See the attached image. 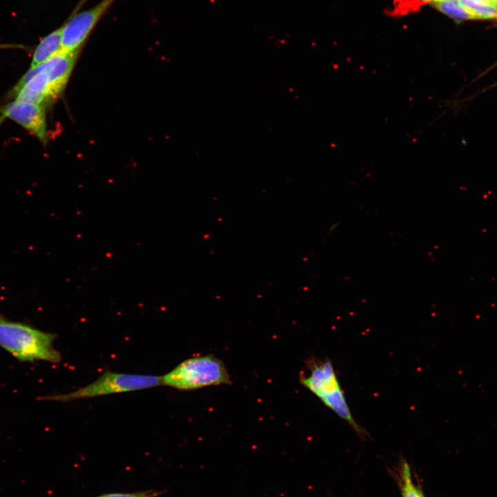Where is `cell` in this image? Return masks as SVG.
Instances as JSON below:
<instances>
[{"mask_svg":"<svg viewBox=\"0 0 497 497\" xmlns=\"http://www.w3.org/2000/svg\"><path fill=\"white\" fill-rule=\"evenodd\" d=\"M55 338L53 333L11 321L0 314V347L20 361L59 363L61 357L53 346Z\"/></svg>","mask_w":497,"mask_h":497,"instance_id":"obj_1","label":"cell"},{"mask_svg":"<svg viewBox=\"0 0 497 497\" xmlns=\"http://www.w3.org/2000/svg\"><path fill=\"white\" fill-rule=\"evenodd\" d=\"M306 368L308 372L300 376L301 384L346 421L360 437H365L367 432L353 417L331 360L310 358Z\"/></svg>","mask_w":497,"mask_h":497,"instance_id":"obj_2","label":"cell"},{"mask_svg":"<svg viewBox=\"0 0 497 497\" xmlns=\"http://www.w3.org/2000/svg\"><path fill=\"white\" fill-rule=\"evenodd\" d=\"M162 377V385L180 390L231 383L224 362L211 354L186 359Z\"/></svg>","mask_w":497,"mask_h":497,"instance_id":"obj_3","label":"cell"},{"mask_svg":"<svg viewBox=\"0 0 497 497\" xmlns=\"http://www.w3.org/2000/svg\"><path fill=\"white\" fill-rule=\"evenodd\" d=\"M162 377L153 375L104 372L97 380L75 391L40 397L39 400L67 402L104 395L133 391L162 385Z\"/></svg>","mask_w":497,"mask_h":497,"instance_id":"obj_4","label":"cell"},{"mask_svg":"<svg viewBox=\"0 0 497 497\" xmlns=\"http://www.w3.org/2000/svg\"><path fill=\"white\" fill-rule=\"evenodd\" d=\"M116 0H101L94 6L80 11L87 0H80L64 23L61 52L69 53L81 48L98 22Z\"/></svg>","mask_w":497,"mask_h":497,"instance_id":"obj_5","label":"cell"},{"mask_svg":"<svg viewBox=\"0 0 497 497\" xmlns=\"http://www.w3.org/2000/svg\"><path fill=\"white\" fill-rule=\"evenodd\" d=\"M1 113L33 133L42 143L47 142L43 106L15 100L5 106Z\"/></svg>","mask_w":497,"mask_h":497,"instance_id":"obj_6","label":"cell"},{"mask_svg":"<svg viewBox=\"0 0 497 497\" xmlns=\"http://www.w3.org/2000/svg\"><path fill=\"white\" fill-rule=\"evenodd\" d=\"M80 50L69 53L61 52L43 63L48 79V92L55 99L65 88L79 55Z\"/></svg>","mask_w":497,"mask_h":497,"instance_id":"obj_7","label":"cell"},{"mask_svg":"<svg viewBox=\"0 0 497 497\" xmlns=\"http://www.w3.org/2000/svg\"><path fill=\"white\" fill-rule=\"evenodd\" d=\"M64 23L45 36L36 47L30 68L37 67L61 52Z\"/></svg>","mask_w":497,"mask_h":497,"instance_id":"obj_8","label":"cell"},{"mask_svg":"<svg viewBox=\"0 0 497 497\" xmlns=\"http://www.w3.org/2000/svg\"><path fill=\"white\" fill-rule=\"evenodd\" d=\"M475 19H497V6L489 0H458Z\"/></svg>","mask_w":497,"mask_h":497,"instance_id":"obj_9","label":"cell"},{"mask_svg":"<svg viewBox=\"0 0 497 497\" xmlns=\"http://www.w3.org/2000/svg\"><path fill=\"white\" fill-rule=\"evenodd\" d=\"M432 6L457 22L475 19L458 0H440Z\"/></svg>","mask_w":497,"mask_h":497,"instance_id":"obj_10","label":"cell"},{"mask_svg":"<svg viewBox=\"0 0 497 497\" xmlns=\"http://www.w3.org/2000/svg\"><path fill=\"white\" fill-rule=\"evenodd\" d=\"M401 491L402 497H425L412 480L409 465L405 462L401 468Z\"/></svg>","mask_w":497,"mask_h":497,"instance_id":"obj_11","label":"cell"},{"mask_svg":"<svg viewBox=\"0 0 497 497\" xmlns=\"http://www.w3.org/2000/svg\"><path fill=\"white\" fill-rule=\"evenodd\" d=\"M160 494L159 491L146 490L132 493H108L96 497H157Z\"/></svg>","mask_w":497,"mask_h":497,"instance_id":"obj_12","label":"cell"},{"mask_svg":"<svg viewBox=\"0 0 497 497\" xmlns=\"http://www.w3.org/2000/svg\"><path fill=\"white\" fill-rule=\"evenodd\" d=\"M418 1H421V2H424V3H430V4L432 5V4H433L434 3H436V2H437V1H440V0H418Z\"/></svg>","mask_w":497,"mask_h":497,"instance_id":"obj_13","label":"cell"},{"mask_svg":"<svg viewBox=\"0 0 497 497\" xmlns=\"http://www.w3.org/2000/svg\"><path fill=\"white\" fill-rule=\"evenodd\" d=\"M497 6V0H489Z\"/></svg>","mask_w":497,"mask_h":497,"instance_id":"obj_14","label":"cell"}]
</instances>
